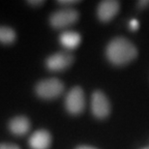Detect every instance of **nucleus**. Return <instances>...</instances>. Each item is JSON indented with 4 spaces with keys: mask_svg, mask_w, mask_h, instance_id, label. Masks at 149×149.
<instances>
[{
    "mask_svg": "<svg viewBox=\"0 0 149 149\" xmlns=\"http://www.w3.org/2000/svg\"><path fill=\"white\" fill-rule=\"evenodd\" d=\"M107 58L116 66L126 65L138 55V49L132 42L122 37L115 38L109 43L106 49Z\"/></svg>",
    "mask_w": 149,
    "mask_h": 149,
    "instance_id": "1",
    "label": "nucleus"
},
{
    "mask_svg": "<svg viewBox=\"0 0 149 149\" xmlns=\"http://www.w3.org/2000/svg\"><path fill=\"white\" fill-rule=\"evenodd\" d=\"M64 91V84L58 79H47L40 80L35 86V93L41 99L53 100L58 98Z\"/></svg>",
    "mask_w": 149,
    "mask_h": 149,
    "instance_id": "2",
    "label": "nucleus"
},
{
    "mask_svg": "<svg viewBox=\"0 0 149 149\" xmlns=\"http://www.w3.org/2000/svg\"><path fill=\"white\" fill-rule=\"evenodd\" d=\"M79 12L72 8L61 9L52 13L49 17V23L53 28L62 29L73 25L79 19Z\"/></svg>",
    "mask_w": 149,
    "mask_h": 149,
    "instance_id": "3",
    "label": "nucleus"
},
{
    "mask_svg": "<svg viewBox=\"0 0 149 149\" xmlns=\"http://www.w3.org/2000/svg\"><path fill=\"white\" fill-rule=\"evenodd\" d=\"M65 108L72 115H79L85 109V96L82 88L74 86L65 97Z\"/></svg>",
    "mask_w": 149,
    "mask_h": 149,
    "instance_id": "4",
    "label": "nucleus"
},
{
    "mask_svg": "<svg viewBox=\"0 0 149 149\" xmlns=\"http://www.w3.org/2000/svg\"><path fill=\"white\" fill-rule=\"evenodd\" d=\"M91 111L98 119L108 117L111 112V104L109 99L102 91H94L91 96Z\"/></svg>",
    "mask_w": 149,
    "mask_h": 149,
    "instance_id": "5",
    "label": "nucleus"
},
{
    "mask_svg": "<svg viewBox=\"0 0 149 149\" xmlns=\"http://www.w3.org/2000/svg\"><path fill=\"white\" fill-rule=\"evenodd\" d=\"M74 62V55L68 52H56L46 59V66L52 72H61L68 69Z\"/></svg>",
    "mask_w": 149,
    "mask_h": 149,
    "instance_id": "6",
    "label": "nucleus"
},
{
    "mask_svg": "<svg viewBox=\"0 0 149 149\" xmlns=\"http://www.w3.org/2000/svg\"><path fill=\"white\" fill-rule=\"evenodd\" d=\"M120 8V3L113 0L102 1L98 6L97 16L103 22H108L116 16Z\"/></svg>",
    "mask_w": 149,
    "mask_h": 149,
    "instance_id": "7",
    "label": "nucleus"
},
{
    "mask_svg": "<svg viewBox=\"0 0 149 149\" xmlns=\"http://www.w3.org/2000/svg\"><path fill=\"white\" fill-rule=\"evenodd\" d=\"M52 141L49 132L42 129L32 134L28 139V144L31 149H49Z\"/></svg>",
    "mask_w": 149,
    "mask_h": 149,
    "instance_id": "8",
    "label": "nucleus"
},
{
    "mask_svg": "<svg viewBox=\"0 0 149 149\" xmlns=\"http://www.w3.org/2000/svg\"><path fill=\"white\" fill-rule=\"evenodd\" d=\"M31 128L30 120L24 115L15 116L9 121L8 129L9 131L17 136H22L26 135Z\"/></svg>",
    "mask_w": 149,
    "mask_h": 149,
    "instance_id": "9",
    "label": "nucleus"
},
{
    "mask_svg": "<svg viewBox=\"0 0 149 149\" xmlns=\"http://www.w3.org/2000/svg\"><path fill=\"white\" fill-rule=\"evenodd\" d=\"M80 41H81V37L79 33L74 31H64L59 36V42L61 46L69 50L77 49L79 46Z\"/></svg>",
    "mask_w": 149,
    "mask_h": 149,
    "instance_id": "10",
    "label": "nucleus"
},
{
    "mask_svg": "<svg viewBox=\"0 0 149 149\" xmlns=\"http://www.w3.org/2000/svg\"><path fill=\"white\" fill-rule=\"evenodd\" d=\"M17 40V33L10 26L0 25V44L12 45Z\"/></svg>",
    "mask_w": 149,
    "mask_h": 149,
    "instance_id": "11",
    "label": "nucleus"
},
{
    "mask_svg": "<svg viewBox=\"0 0 149 149\" xmlns=\"http://www.w3.org/2000/svg\"><path fill=\"white\" fill-rule=\"evenodd\" d=\"M0 149H20V147L15 143H11V142H1Z\"/></svg>",
    "mask_w": 149,
    "mask_h": 149,
    "instance_id": "12",
    "label": "nucleus"
},
{
    "mask_svg": "<svg viewBox=\"0 0 149 149\" xmlns=\"http://www.w3.org/2000/svg\"><path fill=\"white\" fill-rule=\"evenodd\" d=\"M139 22L136 19H131V20H130V22H129V27H130L131 30L136 31V29L139 28Z\"/></svg>",
    "mask_w": 149,
    "mask_h": 149,
    "instance_id": "13",
    "label": "nucleus"
},
{
    "mask_svg": "<svg viewBox=\"0 0 149 149\" xmlns=\"http://www.w3.org/2000/svg\"><path fill=\"white\" fill-rule=\"evenodd\" d=\"M26 3L32 6V7H40V6L45 4V1H43V0H30V1H27Z\"/></svg>",
    "mask_w": 149,
    "mask_h": 149,
    "instance_id": "14",
    "label": "nucleus"
},
{
    "mask_svg": "<svg viewBox=\"0 0 149 149\" xmlns=\"http://www.w3.org/2000/svg\"><path fill=\"white\" fill-rule=\"evenodd\" d=\"M79 1H76V0H62V1H57L58 4L63 5V6H71V5H74L77 3H79Z\"/></svg>",
    "mask_w": 149,
    "mask_h": 149,
    "instance_id": "15",
    "label": "nucleus"
},
{
    "mask_svg": "<svg viewBox=\"0 0 149 149\" xmlns=\"http://www.w3.org/2000/svg\"><path fill=\"white\" fill-rule=\"evenodd\" d=\"M149 6V1L148 0H146V1H139L138 2V7L139 8H141V9H143V8H146Z\"/></svg>",
    "mask_w": 149,
    "mask_h": 149,
    "instance_id": "16",
    "label": "nucleus"
},
{
    "mask_svg": "<svg viewBox=\"0 0 149 149\" xmlns=\"http://www.w3.org/2000/svg\"><path fill=\"white\" fill-rule=\"evenodd\" d=\"M76 149H97V148L89 146V145H79V146H77Z\"/></svg>",
    "mask_w": 149,
    "mask_h": 149,
    "instance_id": "17",
    "label": "nucleus"
},
{
    "mask_svg": "<svg viewBox=\"0 0 149 149\" xmlns=\"http://www.w3.org/2000/svg\"><path fill=\"white\" fill-rule=\"evenodd\" d=\"M143 149H149V147H147V148H143Z\"/></svg>",
    "mask_w": 149,
    "mask_h": 149,
    "instance_id": "18",
    "label": "nucleus"
}]
</instances>
